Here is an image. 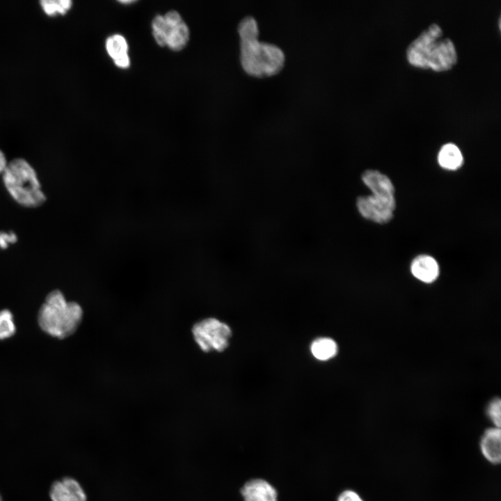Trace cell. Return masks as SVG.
<instances>
[{
  "label": "cell",
  "instance_id": "11",
  "mask_svg": "<svg viewBox=\"0 0 501 501\" xmlns=\"http://www.w3.org/2000/svg\"><path fill=\"white\" fill-rule=\"evenodd\" d=\"M411 271L414 277L426 283L434 282L440 271L436 260L427 255L415 257L411 262Z\"/></svg>",
  "mask_w": 501,
  "mask_h": 501
},
{
  "label": "cell",
  "instance_id": "14",
  "mask_svg": "<svg viewBox=\"0 0 501 501\" xmlns=\"http://www.w3.org/2000/svg\"><path fill=\"white\" fill-rule=\"evenodd\" d=\"M438 161L442 168L454 170L463 165V157L456 145L449 143L443 145L439 150Z\"/></svg>",
  "mask_w": 501,
  "mask_h": 501
},
{
  "label": "cell",
  "instance_id": "18",
  "mask_svg": "<svg viewBox=\"0 0 501 501\" xmlns=\"http://www.w3.org/2000/svg\"><path fill=\"white\" fill-rule=\"evenodd\" d=\"M501 404L500 399H494L488 405L487 413L489 418L495 427H500L501 423Z\"/></svg>",
  "mask_w": 501,
  "mask_h": 501
},
{
  "label": "cell",
  "instance_id": "13",
  "mask_svg": "<svg viewBox=\"0 0 501 501\" xmlns=\"http://www.w3.org/2000/svg\"><path fill=\"white\" fill-rule=\"evenodd\" d=\"M106 49L118 67L127 68L129 66L130 61L127 54L128 45L123 36L115 34L108 38L106 42Z\"/></svg>",
  "mask_w": 501,
  "mask_h": 501
},
{
  "label": "cell",
  "instance_id": "22",
  "mask_svg": "<svg viewBox=\"0 0 501 501\" xmlns=\"http://www.w3.org/2000/svg\"><path fill=\"white\" fill-rule=\"evenodd\" d=\"M119 2H120L122 3H131L134 2V1H120Z\"/></svg>",
  "mask_w": 501,
  "mask_h": 501
},
{
  "label": "cell",
  "instance_id": "4",
  "mask_svg": "<svg viewBox=\"0 0 501 501\" xmlns=\"http://www.w3.org/2000/svg\"><path fill=\"white\" fill-rule=\"evenodd\" d=\"M83 318L81 305L67 301L63 294L54 289L47 294L38 312V324L47 334L63 339L72 335Z\"/></svg>",
  "mask_w": 501,
  "mask_h": 501
},
{
  "label": "cell",
  "instance_id": "17",
  "mask_svg": "<svg viewBox=\"0 0 501 501\" xmlns=\"http://www.w3.org/2000/svg\"><path fill=\"white\" fill-rule=\"evenodd\" d=\"M16 331L12 312L4 309L0 311V340L13 336Z\"/></svg>",
  "mask_w": 501,
  "mask_h": 501
},
{
  "label": "cell",
  "instance_id": "15",
  "mask_svg": "<svg viewBox=\"0 0 501 501\" xmlns=\"http://www.w3.org/2000/svg\"><path fill=\"white\" fill-rule=\"evenodd\" d=\"M310 351L316 359L325 361L335 356L337 353V345L331 338L319 337L312 342Z\"/></svg>",
  "mask_w": 501,
  "mask_h": 501
},
{
  "label": "cell",
  "instance_id": "1",
  "mask_svg": "<svg viewBox=\"0 0 501 501\" xmlns=\"http://www.w3.org/2000/svg\"><path fill=\"white\" fill-rule=\"evenodd\" d=\"M240 36V61L250 75L265 77L278 72L283 67L285 55L277 45L258 40V26L252 16L244 17L238 24Z\"/></svg>",
  "mask_w": 501,
  "mask_h": 501
},
{
  "label": "cell",
  "instance_id": "8",
  "mask_svg": "<svg viewBox=\"0 0 501 501\" xmlns=\"http://www.w3.org/2000/svg\"><path fill=\"white\" fill-rule=\"evenodd\" d=\"M49 496L51 501H87L81 484L70 477L55 481L50 487Z\"/></svg>",
  "mask_w": 501,
  "mask_h": 501
},
{
  "label": "cell",
  "instance_id": "3",
  "mask_svg": "<svg viewBox=\"0 0 501 501\" xmlns=\"http://www.w3.org/2000/svg\"><path fill=\"white\" fill-rule=\"evenodd\" d=\"M1 176L7 193L19 206L36 208L47 200L37 171L26 159L17 157L8 161Z\"/></svg>",
  "mask_w": 501,
  "mask_h": 501
},
{
  "label": "cell",
  "instance_id": "5",
  "mask_svg": "<svg viewBox=\"0 0 501 501\" xmlns=\"http://www.w3.org/2000/svg\"><path fill=\"white\" fill-rule=\"evenodd\" d=\"M152 34L157 43L171 50L180 51L189 40V30L180 15L175 10L164 16L157 15L152 22Z\"/></svg>",
  "mask_w": 501,
  "mask_h": 501
},
{
  "label": "cell",
  "instance_id": "9",
  "mask_svg": "<svg viewBox=\"0 0 501 501\" xmlns=\"http://www.w3.org/2000/svg\"><path fill=\"white\" fill-rule=\"evenodd\" d=\"M240 492L244 501H278L276 489L263 479H253L246 482Z\"/></svg>",
  "mask_w": 501,
  "mask_h": 501
},
{
  "label": "cell",
  "instance_id": "20",
  "mask_svg": "<svg viewBox=\"0 0 501 501\" xmlns=\"http://www.w3.org/2000/svg\"><path fill=\"white\" fill-rule=\"evenodd\" d=\"M337 501H364L354 491L345 490L338 496Z\"/></svg>",
  "mask_w": 501,
  "mask_h": 501
},
{
  "label": "cell",
  "instance_id": "21",
  "mask_svg": "<svg viewBox=\"0 0 501 501\" xmlns=\"http://www.w3.org/2000/svg\"><path fill=\"white\" fill-rule=\"evenodd\" d=\"M8 161L6 159V154L0 148V175L3 173Z\"/></svg>",
  "mask_w": 501,
  "mask_h": 501
},
{
  "label": "cell",
  "instance_id": "12",
  "mask_svg": "<svg viewBox=\"0 0 501 501\" xmlns=\"http://www.w3.org/2000/svg\"><path fill=\"white\" fill-rule=\"evenodd\" d=\"M364 184L372 191V194L386 198H395V188L386 175L378 170H367L362 175Z\"/></svg>",
  "mask_w": 501,
  "mask_h": 501
},
{
  "label": "cell",
  "instance_id": "10",
  "mask_svg": "<svg viewBox=\"0 0 501 501\" xmlns=\"http://www.w3.org/2000/svg\"><path fill=\"white\" fill-rule=\"evenodd\" d=\"M480 450L484 457L493 464L501 461V431L500 428L487 429L480 440Z\"/></svg>",
  "mask_w": 501,
  "mask_h": 501
},
{
  "label": "cell",
  "instance_id": "19",
  "mask_svg": "<svg viewBox=\"0 0 501 501\" xmlns=\"http://www.w3.org/2000/svg\"><path fill=\"white\" fill-rule=\"evenodd\" d=\"M17 235L13 231H0V249L6 250L17 241Z\"/></svg>",
  "mask_w": 501,
  "mask_h": 501
},
{
  "label": "cell",
  "instance_id": "23",
  "mask_svg": "<svg viewBox=\"0 0 501 501\" xmlns=\"http://www.w3.org/2000/svg\"><path fill=\"white\" fill-rule=\"evenodd\" d=\"M0 501H3V500H2V498H1V495H0Z\"/></svg>",
  "mask_w": 501,
  "mask_h": 501
},
{
  "label": "cell",
  "instance_id": "7",
  "mask_svg": "<svg viewBox=\"0 0 501 501\" xmlns=\"http://www.w3.org/2000/svg\"><path fill=\"white\" fill-rule=\"evenodd\" d=\"M357 207L365 218L377 223L389 222L395 209V198L372 194L358 198Z\"/></svg>",
  "mask_w": 501,
  "mask_h": 501
},
{
  "label": "cell",
  "instance_id": "2",
  "mask_svg": "<svg viewBox=\"0 0 501 501\" xmlns=\"http://www.w3.org/2000/svg\"><path fill=\"white\" fill-rule=\"evenodd\" d=\"M406 53L412 65L437 72L450 70L458 61L454 43L450 38L443 37L442 28L435 22L408 45Z\"/></svg>",
  "mask_w": 501,
  "mask_h": 501
},
{
  "label": "cell",
  "instance_id": "16",
  "mask_svg": "<svg viewBox=\"0 0 501 501\" xmlns=\"http://www.w3.org/2000/svg\"><path fill=\"white\" fill-rule=\"evenodd\" d=\"M39 3L44 13L49 17L64 15L72 6L71 0H41Z\"/></svg>",
  "mask_w": 501,
  "mask_h": 501
},
{
  "label": "cell",
  "instance_id": "6",
  "mask_svg": "<svg viewBox=\"0 0 501 501\" xmlns=\"http://www.w3.org/2000/svg\"><path fill=\"white\" fill-rule=\"evenodd\" d=\"M192 335L202 351L221 352L228 347L232 331L229 326L224 322L209 317L194 324Z\"/></svg>",
  "mask_w": 501,
  "mask_h": 501
}]
</instances>
